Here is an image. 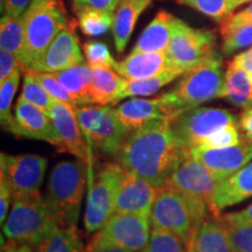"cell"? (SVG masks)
<instances>
[{"mask_svg":"<svg viewBox=\"0 0 252 252\" xmlns=\"http://www.w3.org/2000/svg\"><path fill=\"white\" fill-rule=\"evenodd\" d=\"M116 156L123 168L160 188L189 153L175 138L169 122L159 119L130 132Z\"/></svg>","mask_w":252,"mask_h":252,"instance_id":"1","label":"cell"},{"mask_svg":"<svg viewBox=\"0 0 252 252\" xmlns=\"http://www.w3.org/2000/svg\"><path fill=\"white\" fill-rule=\"evenodd\" d=\"M224 83L225 72L223 71L220 56L187 71L172 90L158 96L166 119L171 122L187 110L222 98Z\"/></svg>","mask_w":252,"mask_h":252,"instance_id":"2","label":"cell"},{"mask_svg":"<svg viewBox=\"0 0 252 252\" xmlns=\"http://www.w3.org/2000/svg\"><path fill=\"white\" fill-rule=\"evenodd\" d=\"M209 207L168 186L158 188L151 213L152 229L174 232L186 244H190L197 229L207 220Z\"/></svg>","mask_w":252,"mask_h":252,"instance_id":"3","label":"cell"},{"mask_svg":"<svg viewBox=\"0 0 252 252\" xmlns=\"http://www.w3.org/2000/svg\"><path fill=\"white\" fill-rule=\"evenodd\" d=\"M59 226L58 219L37 190L13 195V206L2 231L8 241L36 247Z\"/></svg>","mask_w":252,"mask_h":252,"instance_id":"4","label":"cell"},{"mask_svg":"<svg viewBox=\"0 0 252 252\" xmlns=\"http://www.w3.org/2000/svg\"><path fill=\"white\" fill-rule=\"evenodd\" d=\"M23 19L25 49L21 69L27 71L42 56L59 33L69 26V20L62 0H32Z\"/></svg>","mask_w":252,"mask_h":252,"instance_id":"5","label":"cell"},{"mask_svg":"<svg viewBox=\"0 0 252 252\" xmlns=\"http://www.w3.org/2000/svg\"><path fill=\"white\" fill-rule=\"evenodd\" d=\"M86 180V161L81 159L56 163L50 173L45 200L61 226L77 223Z\"/></svg>","mask_w":252,"mask_h":252,"instance_id":"6","label":"cell"},{"mask_svg":"<svg viewBox=\"0 0 252 252\" xmlns=\"http://www.w3.org/2000/svg\"><path fill=\"white\" fill-rule=\"evenodd\" d=\"M216 34L213 31L189 26L173 17L172 37L166 55L168 67L186 74L216 56Z\"/></svg>","mask_w":252,"mask_h":252,"instance_id":"7","label":"cell"},{"mask_svg":"<svg viewBox=\"0 0 252 252\" xmlns=\"http://www.w3.org/2000/svg\"><path fill=\"white\" fill-rule=\"evenodd\" d=\"M87 141L100 152L115 156L121 149L126 135L130 133L117 115V110L109 105H81L74 108Z\"/></svg>","mask_w":252,"mask_h":252,"instance_id":"8","label":"cell"},{"mask_svg":"<svg viewBox=\"0 0 252 252\" xmlns=\"http://www.w3.org/2000/svg\"><path fill=\"white\" fill-rule=\"evenodd\" d=\"M125 172L126 169L119 163H104L94 180L91 181L84 214L87 232H97L115 214L116 197Z\"/></svg>","mask_w":252,"mask_h":252,"instance_id":"9","label":"cell"},{"mask_svg":"<svg viewBox=\"0 0 252 252\" xmlns=\"http://www.w3.org/2000/svg\"><path fill=\"white\" fill-rule=\"evenodd\" d=\"M230 124H236L231 111L207 106L187 110L169 122L172 132L186 150L201 146L209 135Z\"/></svg>","mask_w":252,"mask_h":252,"instance_id":"10","label":"cell"},{"mask_svg":"<svg viewBox=\"0 0 252 252\" xmlns=\"http://www.w3.org/2000/svg\"><path fill=\"white\" fill-rule=\"evenodd\" d=\"M150 236V219L133 214L115 213L91 237L89 244L138 252L147 244Z\"/></svg>","mask_w":252,"mask_h":252,"instance_id":"11","label":"cell"},{"mask_svg":"<svg viewBox=\"0 0 252 252\" xmlns=\"http://www.w3.org/2000/svg\"><path fill=\"white\" fill-rule=\"evenodd\" d=\"M226 178L228 176L212 171L203 163L188 156L168 176L163 186L178 189L189 196L203 201L212 213L214 194L220 182Z\"/></svg>","mask_w":252,"mask_h":252,"instance_id":"12","label":"cell"},{"mask_svg":"<svg viewBox=\"0 0 252 252\" xmlns=\"http://www.w3.org/2000/svg\"><path fill=\"white\" fill-rule=\"evenodd\" d=\"M0 178L5 179L12 194L37 191L43 182L47 171V159L37 154L9 156L1 153Z\"/></svg>","mask_w":252,"mask_h":252,"instance_id":"13","label":"cell"},{"mask_svg":"<svg viewBox=\"0 0 252 252\" xmlns=\"http://www.w3.org/2000/svg\"><path fill=\"white\" fill-rule=\"evenodd\" d=\"M84 62L74 26H68L53 40L42 56L27 71L59 72Z\"/></svg>","mask_w":252,"mask_h":252,"instance_id":"14","label":"cell"},{"mask_svg":"<svg viewBox=\"0 0 252 252\" xmlns=\"http://www.w3.org/2000/svg\"><path fill=\"white\" fill-rule=\"evenodd\" d=\"M158 188L137 174L126 171L119 186L115 213L133 214L150 219Z\"/></svg>","mask_w":252,"mask_h":252,"instance_id":"15","label":"cell"},{"mask_svg":"<svg viewBox=\"0 0 252 252\" xmlns=\"http://www.w3.org/2000/svg\"><path fill=\"white\" fill-rule=\"evenodd\" d=\"M49 117L59 134V150L87 161L89 159V149H88L86 137L78 124L74 108L67 103L54 100L50 109Z\"/></svg>","mask_w":252,"mask_h":252,"instance_id":"16","label":"cell"},{"mask_svg":"<svg viewBox=\"0 0 252 252\" xmlns=\"http://www.w3.org/2000/svg\"><path fill=\"white\" fill-rule=\"evenodd\" d=\"M188 153L193 159L203 163L212 171L230 176L252 160V140L241 141L234 146L223 149L196 147L188 150Z\"/></svg>","mask_w":252,"mask_h":252,"instance_id":"17","label":"cell"},{"mask_svg":"<svg viewBox=\"0 0 252 252\" xmlns=\"http://www.w3.org/2000/svg\"><path fill=\"white\" fill-rule=\"evenodd\" d=\"M15 123L12 133L30 139L43 140L59 149L60 138L52 119L36 106L19 98L15 105Z\"/></svg>","mask_w":252,"mask_h":252,"instance_id":"18","label":"cell"},{"mask_svg":"<svg viewBox=\"0 0 252 252\" xmlns=\"http://www.w3.org/2000/svg\"><path fill=\"white\" fill-rule=\"evenodd\" d=\"M252 197V161L220 182L213 197L212 214L220 217L225 208Z\"/></svg>","mask_w":252,"mask_h":252,"instance_id":"19","label":"cell"},{"mask_svg":"<svg viewBox=\"0 0 252 252\" xmlns=\"http://www.w3.org/2000/svg\"><path fill=\"white\" fill-rule=\"evenodd\" d=\"M168 68L166 53L132 52L127 58L116 62L112 69L126 80H145Z\"/></svg>","mask_w":252,"mask_h":252,"instance_id":"20","label":"cell"},{"mask_svg":"<svg viewBox=\"0 0 252 252\" xmlns=\"http://www.w3.org/2000/svg\"><path fill=\"white\" fill-rule=\"evenodd\" d=\"M193 244L197 252H236L229 224L223 217L204 220L194 236Z\"/></svg>","mask_w":252,"mask_h":252,"instance_id":"21","label":"cell"},{"mask_svg":"<svg viewBox=\"0 0 252 252\" xmlns=\"http://www.w3.org/2000/svg\"><path fill=\"white\" fill-rule=\"evenodd\" d=\"M116 110L121 122L130 131L139 128L151 122L166 119L159 97L153 99H130L121 104Z\"/></svg>","mask_w":252,"mask_h":252,"instance_id":"22","label":"cell"},{"mask_svg":"<svg viewBox=\"0 0 252 252\" xmlns=\"http://www.w3.org/2000/svg\"><path fill=\"white\" fill-rule=\"evenodd\" d=\"M172 14L165 11L158 12L140 34L132 52L166 53L172 37Z\"/></svg>","mask_w":252,"mask_h":252,"instance_id":"23","label":"cell"},{"mask_svg":"<svg viewBox=\"0 0 252 252\" xmlns=\"http://www.w3.org/2000/svg\"><path fill=\"white\" fill-rule=\"evenodd\" d=\"M93 69V84H91V99L93 104L113 105L122 99L126 78L112 68L91 67Z\"/></svg>","mask_w":252,"mask_h":252,"instance_id":"24","label":"cell"},{"mask_svg":"<svg viewBox=\"0 0 252 252\" xmlns=\"http://www.w3.org/2000/svg\"><path fill=\"white\" fill-rule=\"evenodd\" d=\"M54 74L64 89L70 94L76 106L93 104L91 99L93 69L89 64L82 62L74 67Z\"/></svg>","mask_w":252,"mask_h":252,"instance_id":"25","label":"cell"},{"mask_svg":"<svg viewBox=\"0 0 252 252\" xmlns=\"http://www.w3.org/2000/svg\"><path fill=\"white\" fill-rule=\"evenodd\" d=\"M225 98L234 106L242 109L252 108V84L250 74L230 62L225 70L224 93Z\"/></svg>","mask_w":252,"mask_h":252,"instance_id":"26","label":"cell"},{"mask_svg":"<svg viewBox=\"0 0 252 252\" xmlns=\"http://www.w3.org/2000/svg\"><path fill=\"white\" fill-rule=\"evenodd\" d=\"M146 8V5L119 2L112 25L113 40H115V46L118 53L124 52L126 45L133 33L138 18Z\"/></svg>","mask_w":252,"mask_h":252,"instance_id":"27","label":"cell"},{"mask_svg":"<svg viewBox=\"0 0 252 252\" xmlns=\"http://www.w3.org/2000/svg\"><path fill=\"white\" fill-rule=\"evenodd\" d=\"M80 230L75 225L59 226L36 245V252H84Z\"/></svg>","mask_w":252,"mask_h":252,"instance_id":"28","label":"cell"},{"mask_svg":"<svg viewBox=\"0 0 252 252\" xmlns=\"http://www.w3.org/2000/svg\"><path fill=\"white\" fill-rule=\"evenodd\" d=\"M220 24L222 49L225 55H231L239 49L252 46V24L238 23L229 15Z\"/></svg>","mask_w":252,"mask_h":252,"instance_id":"29","label":"cell"},{"mask_svg":"<svg viewBox=\"0 0 252 252\" xmlns=\"http://www.w3.org/2000/svg\"><path fill=\"white\" fill-rule=\"evenodd\" d=\"M0 47L21 60L25 49V24L23 18L4 14L0 21Z\"/></svg>","mask_w":252,"mask_h":252,"instance_id":"30","label":"cell"},{"mask_svg":"<svg viewBox=\"0 0 252 252\" xmlns=\"http://www.w3.org/2000/svg\"><path fill=\"white\" fill-rule=\"evenodd\" d=\"M182 72L175 70V69L168 68L161 74L157 76L145 78V80H126L124 91L122 94V99L126 97L135 96H151L157 94L161 88H163L171 82L182 76Z\"/></svg>","mask_w":252,"mask_h":252,"instance_id":"31","label":"cell"},{"mask_svg":"<svg viewBox=\"0 0 252 252\" xmlns=\"http://www.w3.org/2000/svg\"><path fill=\"white\" fill-rule=\"evenodd\" d=\"M78 26L87 36H99L112 28L115 13L100 9H82L77 12Z\"/></svg>","mask_w":252,"mask_h":252,"instance_id":"32","label":"cell"},{"mask_svg":"<svg viewBox=\"0 0 252 252\" xmlns=\"http://www.w3.org/2000/svg\"><path fill=\"white\" fill-rule=\"evenodd\" d=\"M21 70L18 69L7 80L0 82V122L2 130L12 133L14 127L15 118L12 115V103L20 82Z\"/></svg>","mask_w":252,"mask_h":252,"instance_id":"33","label":"cell"},{"mask_svg":"<svg viewBox=\"0 0 252 252\" xmlns=\"http://www.w3.org/2000/svg\"><path fill=\"white\" fill-rule=\"evenodd\" d=\"M24 87L21 91L20 98L24 99L25 102L36 106L43 112H46L49 116L50 109H52L54 99L47 94V91L43 89L42 86L37 82L34 77L33 72L24 71Z\"/></svg>","mask_w":252,"mask_h":252,"instance_id":"34","label":"cell"},{"mask_svg":"<svg viewBox=\"0 0 252 252\" xmlns=\"http://www.w3.org/2000/svg\"><path fill=\"white\" fill-rule=\"evenodd\" d=\"M188 245L174 232L152 229L149 242L139 252H186Z\"/></svg>","mask_w":252,"mask_h":252,"instance_id":"35","label":"cell"},{"mask_svg":"<svg viewBox=\"0 0 252 252\" xmlns=\"http://www.w3.org/2000/svg\"><path fill=\"white\" fill-rule=\"evenodd\" d=\"M176 2L196 9L219 23L232 13L231 0H176Z\"/></svg>","mask_w":252,"mask_h":252,"instance_id":"36","label":"cell"},{"mask_svg":"<svg viewBox=\"0 0 252 252\" xmlns=\"http://www.w3.org/2000/svg\"><path fill=\"white\" fill-rule=\"evenodd\" d=\"M33 72L34 77L36 78L37 82L42 86L43 89L47 91V94L53 99L59 100V102L62 103H67L69 105H71L72 108H76V104H75L70 94L64 89V87L58 80L55 74H53V72Z\"/></svg>","mask_w":252,"mask_h":252,"instance_id":"37","label":"cell"},{"mask_svg":"<svg viewBox=\"0 0 252 252\" xmlns=\"http://www.w3.org/2000/svg\"><path fill=\"white\" fill-rule=\"evenodd\" d=\"M84 55L90 67L113 68L115 59L110 53L109 47L102 41H88L83 45Z\"/></svg>","mask_w":252,"mask_h":252,"instance_id":"38","label":"cell"},{"mask_svg":"<svg viewBox=\"0 0 252 252\" xmlns=\"http://www.w3.org/2000/svg\"><path fill=\"white\" fill-rule=\"evenodd\" d=\"M239 143H241V135H239L237 125L230 124L209 135L203 141L202 145L198 147H202V149H223V147L234 146V145Z\"/></svg>","mask_w":252,"mask_h":252,"instance_id":"39","label":"cell"},{"mask_svg":"<svg viewBox=\"0 0 252 252\" xmlns=\"http://www.w3.org/2000/svg\"><path fill=\"white\" fill-rule=\"evenodd\" d=\"M230 237L236 252H252V223L250 224H229Z\"/></svg>","mask_w":252,"mask_h":252,"instance_id":"40","label":"cell"},{"mask_svg":"<svg viewBox=\"0 0 252 252\" xmlns=\"http://www.w3.org/2000/svg\"><path fill=\"white\" fill-rule=\"evenodd\" d=\"M74 11L80 12L82 9H100V11L106 12H115V9L118 7L121 0H71Z\"/></svg>","mask_w":252,"mask_h":252,"instance_id":"41","label":"cell"},{"mask_svg":"<svg viewBox=\"0 0 252 252\" xmlns=\"http://www.w3.org/2000/svg\"><path fill=\"white\" fill-rule=\"evenodd\" d=\"M18 69H21L19 59L7 50H0V82L7 80Z\"/></svg>","mask_w":252,"mask_h":252,"instance_id":"42","label":"cell"},{"mask_svg":"<svg viewBox=\"0 0 252 252\" xmlns=\"http://www.w3.org/2000/svg\"><path fill=\"white\" fill-rule=\"evenodd\" d=\"M32 0H1V12L15 18H23Z\"/></svg>","mask_w":252,"mask_h":252,"instance_id":"43","label":"cell"},{"mask_svg":"<svg viewBox=\"0 0 252 252\" xmlns=\"http://www.w3.org/2000/svg\"><path fill=\"white\" fill-rule=\"evenodd\" d=\"M11 198H13L11 188L5 181V179L0 178V222H1V225L4 224L6 217H7Z\"/></svg>","mask_w":252,"mask_h":252,"instance_id":"44","label":"cell"},{"mask_svg":"<svg viewBox=\"0 0 252 252\" xmlns=\"http://www.w3.org/2000/svg\"><path fill=\"white\" fill-rule=\"evenodd\" d=\"M223 220L228 224L231 225H242V224H250L252 223V204L245 208L243 210H239L236 213L225 214L223 216Z\"/></svg>","mask_w":252,"mask_h":252,"instance_id":"45","label":"cell"},{"mask_svg":"<svg viewBox=\"0 0 252 252\" xmlns=\"http://www.w3.org/2000/svg\"><path fill=\"white\" fill-rule=\"evenodd\" d=\"M231 62L249 74H252V48L245 50L241 54H237L232 59Z\"/></svg>","mask_w":252,"mask_h":252,"instance_id":"46","label":"cell"},{"mask_svg":"<svg viewBox=\"0 0 252 252\" xmlns=\"http://www.w3.org/2000/svg\"><path fill=\"white\" fill-rule=\"evenodd\" d=\"M239 125L243 128L249 139L252 140V108L245 109L239 117Z\"/></svg>","mask_w":252,"mask_h":252,"instance_id":"47","label":"cell"},{"mask_svg":"<svg viewBox=\"0 0 252 252\" xmlns=\"http://www.w3.org/2000/svg\"><path fill=\"white\" fill-rule=\"evenodd\" d=\"M1 252H33V250H32L30 244L8 241L7 244L2 245Z\"/></svg>","mask_w":252,"mask_h":252,"instance_id":"48","label":"cell"},{"mask_svg":"<svg viewBox=\"0 0 252 252\" xmlns=\"http://www.w3.org/2000/svg\"><path fill=\"white\" fill-rule=\"evenodd\" d=\"M230 18L232 20L238 21V23H245V24H252V4H250L248 7H245L242 11L237 12L235 14H230Z\"/></svg>","mask_w":252,"mask_h":252,"instance_id":"49","label":"cell"},{"mask_svg":"<svg viewBox=\"0 0 252 252\" xmlns=\"http://www.w3.org/2000/svg\"><path fill=\"white\" fill-rule=\"evenodd\" d=\"M84 252H133V251L124 250V249H119V248L97 247V245L88 244L86 247V251H84Z\"/></svg>","mask_w":252,"mask_h":252,"instance_id":"50","label":"cell"},{"mask_svg":"<svg viewBox=\"0 0 252 252\" xmlns=\"http://www.w3.org/2000/svg\"><path fill=\"white\" fill-rule=\"evenodd\" d=\"M252 0H231V11L234 12L236 8L239 7V6L248 4V2H251Z\"/></svg>","mask_w":252,"mask_h":252,"instance_id":"51","label":"cell"},{"mask_svg":"<svg viewBox=\"0 0 252 252\" xmlns=\"http://www.w3.org/2000/svg\"><path fill=\"white\" fill-rule=\"evenodd\" d=\"M121 2H131V4H141L149 6L152 0H121Z\"/></svg>","mask_w":252,"mask_h":252,"instance_id":"52","label":"cell"},{"mask_svg":"<svg viewBox=\"0 0 252 252\" xmlns=\"http://www.w3.org/2000/svg\"><path fill=\"white\" fill-rule=\"evenodd\" d=\"M186 252H197V251H196V249H195V247H194L193 242H191L190 244H188L187 250H186Z\"/></svg>","mask_w":252,"mask_h":252,"instance_id":"53","label":"cell"},{"mask_svg":"<svg viewBox=\"0 0 252 252\" xmlns=\"http://www.w3.org/2000/svg\"><path fill=\"white\" fill-rule=\"evenodd\" d=\"M250 78H251V84H252V74H250Z\"/></svg>","mask_w":252,"mask_h":252,"instance_id":"54","label":"cell"}]
</instances>
